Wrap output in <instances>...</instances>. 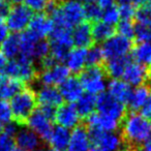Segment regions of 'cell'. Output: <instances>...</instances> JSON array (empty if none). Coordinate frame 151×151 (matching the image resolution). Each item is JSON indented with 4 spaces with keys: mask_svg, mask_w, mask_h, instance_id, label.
Returning <instances> with one entry per match:
<instances>
[{
    "mask_svg": "<svg viewBox=\"0 0 151 151\" xmlns=\"http://www.w3.org/2000/svg\"><path fill=\"white\" fill-rule=\"evenodd\" d=\"M14 151H24V150H23V149H21V148H19V147H17V148L14 149Z\"/></svg>",
    "mask_w": 151,
    "mask_h": 151,
    "instance_id": "816d5d0a",
    "label": "cell"
},
{
    "mask_svg": "<svg viewBox=\"0 0 151 151\" xmlns=\"http://www.w3.org/2000/svg\"><path fill=\"white\" fill-rule=\"evenodd\" d=\"M108 76L101 66H87L79 73V81L83 89L90 94H101L106 88V78Z\"/></svg>",
    "mask_w": 151,
    "mask_h": 151,
    "instance_id": "277c9868",
    "label": "cell"
},
{
    "mask_svg": "<svg viewBox=\"0 0 151 151\" xmlns=\"http://www.w3.org/2000/svg\"><path fill=\"white\" fill-rule=\"evenodd\" d=\"M132 58L140 64L151 68V42H141L134 47Z\"/></svg>",
    "mask_w": 151,
    "mask_h": 151,
    "instance_id": "f1b7e54d",
    "label": "cell"
},
{
    "mask_svg": "<svg viewBox=\"0 0 151 151\" xmlns=\"http://www.w3.org/2000/svg\"><path fill=\"white\" fill-rule=\"evenodd\" d=\"M84 14L85 18L88 20L89 22H95L99 21L101 19V16H103V9L99 7V5L97 3L90 2L86 3L84 5Z\"/></svg>",
    "mask_w": 151,
    "mask_h": 151,
    "instance_id": "4dcf8cb0",
    "label": "cell"
},
{
    "mask_svg": "<svg viewBox=\"0 0 151 151\" xmlns=\"http://www.w3.org/2000/svg\"><path fill=\"white\" fill-rule=\"evenodd\" d=\"M26 125L29 126L30 129L33 130L44 142H49L53 132L52 121L47 118L38 108H36L33 113L28 117Z\"/></svg>",
    "mask_w": 151,
    "mask_h": 151,
    "instance_id": "9c48e42d",
    "label": "cell"
},
{
    "mask_svg": "<svg viewBox=\"0 0 151 151\" xmlns=\"http://www.w3.org/2000/svg\"><path fill=\"white\" fill-rule=\"evenodd\" d=\"M108 90H109V94L113 99H115L116 101L123 105L128 103L132 91L127 83L119 80V79L112 80L108 85Z\"/></svg>",
    "mask_w": 151,
    "mask_h": 151,
    "instance_id": "7402d4cb",
    "label": "cell"
},
{
    "mask_svg": "<svg viewBox=\"0 0 151 151\" xmlns=\"http://www.w3.org/2000/svg\"><path fill=\"white\" fill-rule=\"evenodd\" d=\"M124 82L128 85L139 87L141 85L148 84L149 69L148 67L140 64L138 62H130L126 66L123 75H122Z\"/></svg>",
    "mask_w": 151,
    "mask_h": 151,
    "instance_id": "8fae6325",
    "label": "cell"
},
{
    "mask_svg": "<svg viewBox=\"0 0 151 151\" xmlns=\"http://www.w3.org/2000/svg\"><path fill=\"white\" fill-rule=\"evenodd\" d=\"M1 51L5 58L15 59L20 55V34L13 33L9 35L1 45Z\"/></svg>",
    "mask_w": 151,
    "mask_h": 151,
    "instance_id": "83f0119b",
    "label": "cell"
},
{
    "mask_svg": "<svg viewBox=\"0 0 151 151\" xmlns=\"http://www.w3.org/2000/svg\"><path fill=\"white\" fill-rule=\"evenodd\" d=\"M35 151H45V150H40V149H38V150H35Z\"/></svg>",
    "mask_w": 151,
    "mask_h": 151,
    "instance_id": "db71d44e",
    "label": "cell"
},
{
    "mask_svg": "<svg viewBox=\"0 0 151 151\" xmlns=\"http://www.w3.org/2000/svg\"><path fill=\"white\" fill-rule=\"evenodd\" d=\"M87 132L90 142L106 151H117L123 143L121 137L112 132H103L91 127H87Z\"/></svg>",
    "mask_w": 151,
    "mask_h": 151,
    "instance_id": "ba28073f",
    "label": "cell"
},
{
    "mask_svg": "<svg viewBox=\"0 0 151 151\" xmlns=\"http://www.w3.org/2000/svg\"><path fill=\"white\" fill-rule=\"evenodd\" d=\"M132 62V56L125 55V56L118 57V58L109 59L104 63V68L106 70L108 77H111L114 80L122 77L126 66Z\"/></svg>",
    "mask_w": 151,
    "mask_h": 151,
    "instance_id": "ffe728a7",
    "label": "cell"
},
{
    "mask_svg": "<svg viewBox=\"0 0 151 151\" xmlns=\"http://www.w3.org/2000/svg\"><path fill=\"white\" fill-rule=\"evenodd\" d=\"M141 151H151V132L141 146Z\"/></svg>",
    "mask_w": 151,
    "mask_h": 151,
    "instance_id": "7bdbcfd3",
    "label": "cell"
},
{
    "mask_svg": "<svg viewBox=\"0 0 151 151\" xmlns=\"http://www.w3.org/2000/svg\"><path fill=\"white\" fill-rule=\"evenodd\" d=\"M134 44L132 40L123 37L121 35H113L104 42L101 47L104 58L109 60V59L118 58L128 55L130 51H132Z\"/></svg>",
    "mask_w": 151,
    "mask_h": 151,
    "instance_id": "52a82bcc",
    "label": "cell"
},
{
    "mask_svg": "<svg viewBox=\"0 0 151 151\" xmlns=\"http://www.w3.org/2000/svg\"><path fill=\"white\" fill-rule=\"evenodd\" d=\"M95 107H96V97L90 93L84 95L82 94V96L76 101L75 105L79 116L83 120H86L89 116L92 115Z\"/></svg>",
    "mask_w": 151,
    "mask_h": 151,
    "instance_id": "d4e9b609",
    "label": "cell"
},
{
    "mask_svg": "<svg viewBox=\"0 0 151 151\" xmlns=\"http://www.w3.org/2000/svg\"><path fill=\"white\" fill-rule=\"evenodd\" d=\"M50 54V44L49 42L45 40H40L36 42V44L34 45L33 49H32L31 57L32 58H37V59H42L44 57L48 56Z\"/></svg>",
    "mask_w": 151,
    "mask_h": 151,
    "instance_id": "836d02e7",
    "label": "cell"
},
{
    "mask_svg": "<svg viewBox=\"0 0 151 151\" xmlns=\"http://www.w3.org/2000/svg\"><path fill=\"white\" fill-rule=\"evenodd\" d=\"M28 30L31 31L35 36H37L40 40L46 37L50 34L53 29V22L48 15L46 14H38L31 18Z\"/></svg>",
    "mask_w": 151,
    "mask_h": 151,
    "instance_id": "2e32d148",
    "label": "cell"
},
{
    "mask_svg": "<svg viewBox=\"0 0 151 151\" xmlns=\"http://www.w3.org/2000/svg\"><path fill=\"white\" fill-rule=\"evenodd\" d=\"M31 18L32 12L25 5H11L9 13L5 17L6 28L13 32L22 31L29 25Z\"/></svg>",
    "mask_w": 151,
    "mask_h": 151,
    "instance_id": "8992f818",
    "label": "cell"
},
{
    "mask_svg": "<svg viewBox=\"0 0 151 151\" xmlns=\"http://www.w3.org/2000/svg\"><path fill=\"white\" fill-rule=\"evenodd\" d=\"M6 64H7L6 58L3 56L2 53L0 52V73H2V71H4V68H5V66H6Z\"/></svg>",
    "mask_w": 151,
    "mask_h": 151,
    "instance_id": "f6af8a7d",
    "label": "cell"
},
{
    "mask_svg": "<svg viewBox=\"0 0 151 151\" xmlns=\"http://www.w3.org/2000/svg\"><path fill=\"white\" fill-rule=\"evenodd\" d=\"M71 40H73V44L76 47L81 49L91 48L92 46H94L95 42L92 37L90 23L83 22L78 26H76L71 33Z\"/></svg>",
    "mask_w": 151,
    "mask_h": 151,
    "instance_id": "5bb4252c",
    "label": "cell"
},
{
    "mask_svg": "<svg viewBox=\"0 0 151 151\" xmlns=\"http://www.w3.org/2000/svg\"><path fill=\"white\" fill-rule=\"evenodd\" d=\"M151 93V86L149 84H144L137 87L134 90L132 91L129 101H128V108L129 112L136 113L138 110L142 109L145 105L146 101L148 99L149 95Z\"/></svg>",
    "mask_w": 151,
    "mask_h": 151,
    "instance_id": "603a6c76",
    "label": "cell"
},
{
    "mask_svg": "<svg viewBox=\"0 0 151 151\" xmlns=\"http://www.w3.org/2000/svg\"><path fill=\"white\" fill-rule=\"evenodd\" d=\"M27 85L12 79L7 76H0V101L13 99Z\"/></svg>",
    "mask_w": 151,
    "mask_h": 151,
    "instance_id": "44dd1931",
    "label": "cell"
},
{
    "mask_svg": "<svg viewBox=\"0 0 151 151\" xmlns=\"http://www.w3.org/2000/svg\"><path fill=\"white\" fill-rule=\"evenodd\" d=\"M119 128L122 142L132 147L141 148L151 132V122L142 115L127 111L120 122Z\"/></svg>",
    "mask_w": 151,
    "mask_h": 151,
    "instance_id": "6da1fadb",
    "label": "cell"
},
{
    "mask_svg": "<svg viewBox=\"0 0 151 151\" xmlns=\"http://www.w3.org/2000/svg\"><path fill=\"white\" fill-rule=\"evenodd\" d=\"M140 151H141V150H140Z\"/></svg>",
    "mask_w": 151,
    "mask_h": 151,
    "instance_id": "11a10c76",
    "label": "cell"
},
{
    "mask_svg": "<svg viewBox=\"0 0 151 151\" xmlns=\"http://www.w3.org/2000/svg\"><path fill=\"white\" fill-rule=\"evenodd\" d=\"M118 12H119V17L124 21H134V18L136 16V7L134 5L129 4H120L118 7Z\"/></svg>",
    "mask_w": 151,
    "mask_h": 151,
    "instance_id": "8d00e7d4",
    "label": "cell"
},
{
    "mask_svg": "<svg viewBox=\"0 0 151 151\" xmlns=\"http://www.w3.org/2000/svg\"><path fill=\"white\" fill-rule=\"evenodd\" d=\"M37 104L48 107H60L62 105V96L60 91L53 86H42L36 93Z\"/></svg>",
    "mask_w": 151,
    "mask_h": 151,
    "instance_id": "ac0fdd59",
    "label": "cell"
},
{
    "mask_svg": "<svg viewBox=\"0 0 151 151\" xmlns=\"http://www.w3.org/2000/svg\"><path fill=\"white\" fill-rule=\"evenodd\" d=\"M37 105L36 93L29 86H25L13 99H11L9 107L14 122H16L20 127L26 126L28 117L37 108Z\"/></svg>",
    "mask_w": 151,
    "mask_h": 151,
    "instance_id": "7a4b0ae2",
    "label": "cell"
},
{
    "mask_svg": "<svg viewBox=\"0 0 151 151\" xmlns=\"http://www.w3.org/2000/svg\"><path fill=\"white\" fill-rule=\"evenodd\" d=\"M96 1H97V4L99 5V7L103 11L115 5V0H96Z\"/></svg>",
    "mask_w": 151,
    "mask_h": 151,
    "instance_id": "60d3db41",
    "label": "cell"
},
{
    "mask_svg": "<svg viewBox=\"0 0 151 151\" xmlns=\"http://www.w3.org/2000/svg\"><path fill=\"white\" fill-rule=\"evenodd\" d=\"M141 112H142L143 117L151 122V93L149 95L148 99L146 101V103H145V105L141 109Z\"/></svg>",
    "mask_w": 151,
    "mask_h": 151,
    "instance_id": "ab89813d",
    "label": "cell"
},
{
    "mask_svg": "<svg viewBox=\"0 0 151 151\" xmlns=\"http://www.w3.org/2000/svg\"><path fill=\"white\" fill-rule=\"evenodd\" d=\"M89 151H106V150H104V149H101V148H99V147H94V148H92Z\"/></svg>",
    "mask_w": 151,
    "mask_h": 151,
    "instance_id": "c3c4849f",
    "label": "cell"
},
{
    "mask_svg": "<svg viewBox=\"0 0 151 151\" xmlns=\"http://www.w3.org/2000/svg\"><path fill=\"white\" fill-rule=\"evenodd\" d=\"M86 49L77 48L75 50H70L66 60H65L67 63L66 67L69 69V71L71 70L76 73H80L84 68V65L86 64Z\"/></svg>",
    "mask_w": 151,
    "mask_h": 151,
    "instance_id": "484cf974",
    "label": "cell"
},
{
    "mask_svg": "<svg viewBox=\"0 0 151 151\" xmlns=\"http://www.w3.org/2000/svg\"><path fill=\"white\" fill-rule=\"evenodd\" d=\"M60 94L67 104L76 103L83 93V87L78 77H68L60 86Z\"/></svg>",
    "mask_w": 151,
    "mask_h": 151,
    "instance_id": "9a60e30c",
    "label": "cell"
},
{
    "mask_svg": "<svg viewBox=\"0 0 151 151\" xmlns=\"http://www.w3.org/2000/svg\"><path fill=\"white\" fill-rule=\"evenodd\" d=\"M148 0H130V4L134 5V7H142L146 4V2Z\"/></svg>",
    "mask_w": 151,
    "mask_h": 151,
    "instance_id": "ee69618b",
    "label": "cell"
},
{
    "mask_svg": "<svg viewBox=\"0 0 151 151\" xmlns=\"http://www.w3.org/2000/svg\"><path fill=\"white\" fill-rule=\"evenodd\" d=\"M101 19H103V22L109 24V25L114 26L115 24H117L120 19L118 7L116 5H113V6L109 7V9H104Z\"/></svg>",
    "mask_w": 151,
    "mask_h": 151,
    "instance_id": "d590c367",
    "label": "cell"
},
{
    "mask_svg": "<svg viewBox=\"0 0 151 151\" xmlns=\"http://www.w3.org/2000/svg\"><path fill=\"white\" fill-rule=\"evenodd\" d=\"M96 108L99 113L106 115L120 123L127 113L125 105L117 101L109 93H101L96 99Z\"/></svg>",
    "mask_w": 151,
    "mask_h": 151,
    "instance_id": "5b68a950",
    "label": "cell"
},
{
    "mask_svg": "<svg viewBox=\"0 0 151 151\" xmlns=\"http://www.w3.org/2000/svg\"><path fill=\"white\" fill-rule=\"evenodd\" d=\"M69 77V69L62 64H57L49 69L38 73L37 79L44 86L61 85Z\"/></svg>",
    "mask_w": 151,
    "mask_h": 151,
    "instance_id": "7c38bea8",
    "label": "cell"
},
{
    "mask_svg": "<svg viewBox=\"0 0 151 151\" xmlns=\"http://www.w3.org/2000/svg\"><path fill=\"white\" fill-rule=\"evenodd\" d=\"M16 144L24 151H35L40 145V139L33 130L24 126L16 134Z\"/></svg>",
    "mask_w": 151,
    "mask_h": 151,
    "instance_id": "e0dca14e",
    "label": "cell"
},
{
    "mask_svg": "<svg viewBox=\"0 0 151 151\" xmlns=\"http://www.w3.org/2000/svg\"><path fill=\"white\" fill-rule=\"evenodd\" d=\"M69 138H70V134L68 129L61 126H57L53 128L52 134L48 143L53 148V151H64L68 147Z\"/></svg>",
    "mask_w": 151,
    "mask_h": 151,
    "instance_id": "cb8c5ba5",
    "label": "cell"
},
{
    "mask_svg": "<svg viewBox=\"0 0 151 151\" xmlns=\"http://www.w3.org/2000/svg\"><path fill=\"white\" fill-rule=\"evenodd\" d=\"M7 1H9V3L11 5H15V4H20L23 0H7Z\"/></svg>",
    "mask_w": 151,
    "mask_h": 151,
    "instance_id": "bcb514c9",
    "label": "cell"
},
{
    "mask_svg": "<svg viewBox=\"0 0 151 151\" xmlns=\"http://www.w3.org/2000/svg\"><path fill=\"white\" fill-rule=\"evenodd\" d=\"M13 119L9 104L6 101H0V123H9Z\"/></svg>",
    "mask_w": 151,
    "mask_h": 151,
    "instance_id": "74e56055",
    "label": "cell"
},
{
    "mask_svg": "<svg viewBox=\"0 0 151 151\" xmlns=\"http://www.w3.org/2000/svg\"><path fill=\"white\" fill-rule=\"evenodd\" d=\"M149 69V79H148V84L151 86V68H148Z\"/></svg>",
    "mask_w": 151,
    "mask_h": 151,
    "instance_id": "681fc988",
    "label": "cell"
},
{
    "mask_svg": "<svg viewBox=\"0 0 151 151\" xmlns=\"http://www.w3.org/2000/svg\"><path fill=\"white\" fill-rule=\"evenodd\" d=\"M3 128H4V125L2 123H0V134H3Z\"/></svg>",
    "mask_w": 151,
    "mask_h": 151,
    "instance_id": "f907efd6",
    "label": "cell"
},
{
    "mask_svg": "<svg viewBox=\"0 0 151 151\" xmlns=\"http://www.w3.org/2000/svg\"><path fill=\"white\" fill-rule=\"evenodd\" d=\"M134 40L138 44L151 42V29L147 25L134 24Z\"/></svg>",
    "mask_w": 151,
    "mask_h": 151,
    "instance_id": "d6a6232c",
    "label": "cell"
},
{
    "mask_svg": "<svg viewBox=\"0 0 151 151\" xmlns=\"http://www.w3.org/2000/svg\"><path fill=\"white\" fill-rule=\"evenodd\" d=\"M105 63L103 51L99 46H92L87 51L86 65L87 66H101Z\"/></svg>",
    "mask_w": 151,
    "mask_h": 151,
    "instance_id": "f546056e",
    "label": "cell"
},
{
    "mask_svg": "<svg viewBox=\"0 0 151 151\" xmlns=\"http://www.w3.org/2000/svg\"><path fill=\"white\" fill-rule=\"evenodd\" d=\"M80 116L73 104H64L61 105L55 112L54 121L58 126L68 128H75L80 124Z\"/></svg>",
    "mask_w": 151,
    "mask_h": 151,
    "instance_id": "30bf717a",
    "label": "cell"
},
{
    "mask_svg": "<svg viewBox=\"0 0 151 151\" xmlns=\"http://www.w3.org/2000/svg\"><path fill=\"white\" fill-rule=\"evenodd\" d=\"M4 73L7 77L28 86L29 83L37 79L40 71L34 66L32 59L19 56L16 59H12L7 63L4 68Z\"/></svg>",
    "mask_w": 151,
    "mask_h": 151,
    "instance_id": "3957f363",
    "label": "cell"
},
{
    "mask_svg": "<svg viewBox=\"0 0 151 151\" xmlns=\"http://www.w3.org/2000/svg\"><path fill=\"white\" fill-rule=\"evenodd\" d=\"M147 26H148V27L151 29V17H150V20H149V22H148V25H147Z\"/></svg>",
    "mask_w": 151,
    "mask_h": 151,
    "instance_id": "f5cc1de1",
    "label": "cell"
},
{
    "mask_svg": "<svg viewBox=\"0 0 151 151\" xmlns=\"http://www.w3.org/2000/svg\"><path fill=\"white\" fill-rule=\"evenodd\" d=\"M91 32L94 42H105L115 34L116 28L105 22L97 21L91 26Z\"/></svg>",
    "mask_w": 151,
    "mask_h": 151,
    "instance_id": "4316f807",
    "label": "cell"
},
{
    "mask_svg": "<svg viewBox=\"0 0 151 151\" xmlns=\"http://www.w3.org/2000/svg\"><path fill=\"white\" fill-rule=\"evenodd\" d=\"M15 148V141L13 137L5 134H0V151H14Z\"/></svg>",
    "mask_w": 151,
    "mask_h": 151,
    "instance_id": "f35d334b",
    "label": "cell"
},
{
    "mask_svg": "<svg viewBox=\"0 0 151 151\" xmlns=\"http://www.w3.org/2000/svg\"><path fill=\"white\" fill-rule=\"evenodd\" d=\"M120 123L112 118L103 115L101 113H93L86 119V126L91 128L103 130V132H113L119 128Z\"/></svg>",
    "mask_w": 151,
    "mask_h": 151,
    "instance_id": "d6986e66",
    "label": "cell"
},
{
    "mask_svg": "<svg viewBox=\"0 0 151 151\" xmlns=\"http://www.w3.org/2000/svg\"><path fill=\"white\" fill-rule=\"evenodd\" d=\"M90 139L88 136L87 127L85 124H79L73 128L70 134L68 143V151H89L90 149Z\"/></svg>",
    "mask_w": 151,
    "mask_h": 151,
    "instance_id": "4fadbf2b",
    "label": "cell"
},
{
    "mask_svg": "<svg viewBox=\"0 0 151 151\" xmlns=\"http://www.w3.org/2000/svg\"><path fill=\"white\" fill-rule=\"evenodd\" d=\"M75 1H78V2H80V1H83V2L90 3V2H94V1H96V0H75Z\"/></svg>",
    "mask_w": 151,
    "mask_h": 151,
    "instance_id": "7dc6e473",
    "label": "cell"
},
{
    "mask_svg": "<svg viewBox=\"0 0 151 151\" xmlns=\"http://www.w3.org/2000/svg\"><path fill=\"white\" fill-rule=\"evenodd\" d=\"M7 31H9V29L6 28V26L3 25V23L0 24V45L2 44L3 40L7 37Z\"/></svg>",
    "mask_w": 151,
    "mask_h": 151,
    "instance_id": "b9f144b4",
    "label": "cell"
},
{
    "mask_svg": "<svg viewBox=\"0 0 151 151\" xmlns=\"http://www.w3.org/2000/svg\"><path fill=\"white\" fill-rule=\"evenodd\" d=\"M25 6L30 11L40 14H45L52 0H23Z\"/></svg>",
    "mask_w": 151,
    "mask_h": 151,
    "instance_id": "e575fe53",
    "label": "cell"
},
{
    "mask_svg": "<svg viewBox=\"0 0 151 151\" xmlns=\"http://www.w3.org/2000/svg\"><path fill=\"white\" fill-rule=\"evenodd\" d=\"M119 35L132 40H134V21H124L119 22L117 27H115Z\"/></svg>",
    "mask_w": 151,
    "mask_h": 151,
    "instance_id": "1f68e13d",
    "label": "cell"
}]
</instances>
